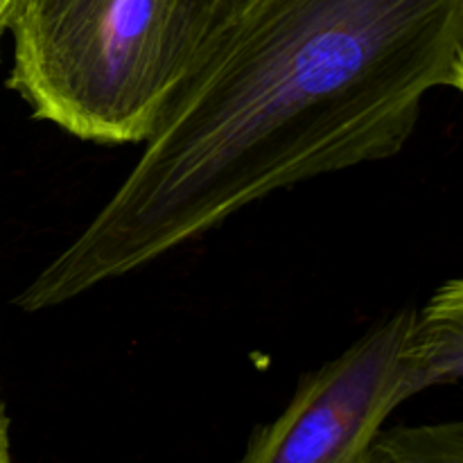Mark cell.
I'll list each match as a JSON object with an SVG mask.
<instances>
[{
	"instance_id": "cell-1",
	"label": "cell",
	"mask_w": 463,
	"mask_h": 463,
	"mask_svg": "<svg viewBox=\"0 0 463 463\" xmlns=\"http://www.w3.org/2000/svg\"><path fill=\"white\" fill-rule=\"evenodd\" d=\"M437 89H463V0H231L136 165L16 306L71 303L279 190L396 156Z\"/></svg>"
},
{
	"instance_id": "cell-2",
	"label": "cell",
	"mask_w": 463,
	"mask_h": 463,
	"mask_svg": "<svg viewBox=\"0 0 463 463\" xmlns=\"http://www.w3.org/2000/svg\"><path fill=\"white\" fill-rule=\"evenodd\" d=\"M231 0H18L7 86L36 120L98 145H143Z\"/></svg>"
},
{
	"instance_id": "cell-3",
	"label": "cell",
	"mask_w": 463,
	"mask_h": 463,
	"mask_svg": "<svg viewBox=\"0 0 463 463\" xmlns=\"http://www.w3.org/2000/svg\"><path fill=\"white\" fill-rule=\"evenodd\" d=\"M411 315L414 307L396 312L303 375L288 407L251 434L235 463H364L384 420L410 401L402 351Z\"/></svg>"
},
{
	"instance_id": "cell-4",
	"label": "cell",
	"mask_w": 463,
	"mask_h": 463,
	"mask_svg": "<svg viewBox=\"0 0 463 463\" xmlns=\"http://www.w3.org/2000/svg\"><path fill=\"white\" fill-rule=\"evenodd\" d=\"M405 384L410 398L439 384L459 383L463 375V283L452 279L414 310L407 330Z\"/></svg>"
},
{
	"instance_id": "cell-5",
	"label": "cell",
	"mask_w": 463,
	"mask_h": 463,
	"mask_svg": "<svg viewBox=\"0 0 463 463\" xmlns=\"http://www.w3.org/2000/svg\"><path fill=\"white\" fill-rule=\"evenodd\" d=\"M364 463H463V423L383 428L371 441Z\"/></svg>"
},
{
	"instance_id": "cell-6",
	"label": "cell",
	"mask_w": 463,
	"mask_h": 463,
	"mask_svg": "<svg viewBox=\"0 0 463 463\" xmlns=\"http://www.w3.org/2000/svg\"><path fill=\"white\" fill-rule=\"evenodd\" d=\"M0 463H12V439H9V419L0 405Z\"/></svg>"
},
{
	"instance_id": "cell-7",
	"label": "cell",
	"mask_w": 463,
	"mask_h": 463,
	"mask_svg": "<svg viewBox=\"0 0 463 463\" xmlns=\"http://www.w3.org/2000/svg\"><path fill=\"white\" fill-rule=\"evenodd\" d=\"M18 0H0V39L5 32H9V23H12L14 12H16Z\"/></svg>"
}]
</instances>
